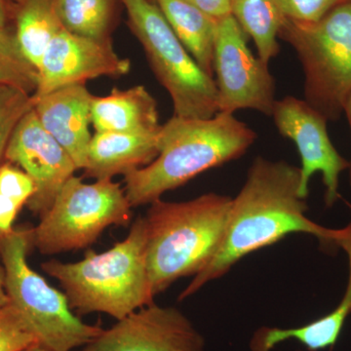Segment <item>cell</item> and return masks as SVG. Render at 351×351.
Masks as SVG:
<instances>
[{"label":"cell","mask_w":351,"mask_h":351,"mask_svg":"<svg viewBox=\"0 0 351 351\" xmlns=\"http://www.w3.org/2000/svg\"><path fill=\"white\" fill-rule=\"evenodd\" d=\"M301 195V168L285 160L254 159L239 195L232 198L225 235L216 255L180 294L184 301L203 286L226 276L249 254L276 244L292 233H306L321 245L336 246L338 230L318 225L306 216Z\"/></svg>","instance_id":"6da1fadb"},{"label":"cell","mask_w":351,"mask_h":351,"mask_svg":"<svg viewBox=\"0 0 351 351\" xmlns=\"http://www.w3.org/2000/svg\"><path fill=\"white\" fill-rule=\"evenodd\" d=\"M257 133L230 113L211 119L171 117L161 127L159 154L124 178L132 208L149 205L198 175L243 156Z\"/></svg>","instance_id":"7a4b0ae2"},{"label":"cell","mask_w":351,"mask_h":351,"mask_svg":"<svg viewBox=\"0 0 351 351\" xmlns=\"http://www.w3.org/2000/svg\"><path fill=\"white\" fill-rule=\"evenodd\" d=\"M41 269L59 281L78 316L105 313L120 320L154 302L144 216L133 221L125 239L108 251H87L76 263L50 260Z\"/></svg>","instance_id":"3957f363"},{"label":"cell","mask_w":351,"mask_h":351,"mask_svg":"<svg viewBox=\"0 0 351 351\" xmlns=\"http://www.w3.org/2000/svg\"><path fill=\"white\" fill-rule=\"evenodd\" d=\"M232 203L230 196L209 193L182 202L159 198L149 204L144 218L154 297L211 262L223 241Z\"/></svg>","instance_id":"277c9868"},{"label":"cell","mask_w":351,"mask_h":351,"mask_svg":"<svg viewBox=\"0 0 351 351\" xmlns=\"http://www.w3.org/2000/svg\"><path fill=\"white\" fill-rule=\"evenodd\" d=\"M32 228H15L0 239V257L5 269L9 302L34 332L38 343L55 351L83 348L103 328L83 322L69 306L68 298L48 284L27 263Z\"/></svg>","instance_id":"5b68a950"},{"label":"cell","mask_w":351,"mask_h":351,"mask_svg":"<svg viewBox=\"0 0 351 351\" xmlns=\"http://www.w3.org/2000/svg\"><path fill=\"white\" fill-rule=\"evenodd\" d=\"M279 38L297 53L304 75V100L336 121L351 95V1L314 23L284 19Z\"/></svg>","instance_id":"8992f818"},{"label":"cell","mask_w":351,"mask_h":351,"mask_svg":"<svg viewBox=\"0 0 351 351\" xmlns=\"http://www.w3.org/2000/svg\"><path fill=\"white\" fill-rule=\"evenodd\" d=\"M127 25L142 44L149 66L169 93L175 117L211 119L219 112L218 90L184 48L156 4L120 0Z\"/></svg>","instance_id":"52a82bcc"},{"label":"cell","mask_w":351,"mask_h":351,"mask_svg":"<svg viewBox=\"0 0 351 351\" xmlns=\"http://www.w3.org/2000/svg\"><path fill=\"white\" fill-rule=\"evenodd\" d=\"M132 206L120 182L69 178L50 209L32 228V246L43 255L80 250L110 226H128Z\"/></svg>","instance_id":"ba28073f"},{"label":"cell","mask_w":351,"mask_h":351,"mask_svg":"<svg viewBox=\"0 0 351 351\" xmlns=\"http://www.w3.org/2000/svg\"><path fill=\"white\" fill-rule=\"evenodd\" d=\"M247 34L232 15L217 22L214 75L219 112L254 110L271 117L276 80L267 63L247 45Z\"/></svg>","instance_id":"9c48e42d"},{"label":"cell","mask_w":351,"mask_h":351,"mask_svg":"<svg viewBox=\"0 0 351 351\" xmlns=\"http://www.w3.org/2000/svg\"><path fill=\"white\" fill-rule=\"evenodd\" d=\"M272 119L280 135L297 145L301 156V195H308L309 180L315 173L322 174L324 201L331 208L339 198V176L348 170L350 161L332 145L327 130L328 119L306 100L287 96L276 100Z\"/></svg>","instance_id":"30bf717a"},{"label":"cell","mask_w":351,"mask_h":351,"mask_svg":"<svg viewBox=\"0 0 351 351\" xmlns=\"http://www.w3.org/2000/svg\"><path fill=\"white\" fill-rule=\"evenodd\" d=\"M204 337L180 309L156 302L134 311L80 351H205Z\"/></svg>","instance_id":"8fae6325"},{"label":"cell","mask_w":351,"mask_h":351,"mask_svg":"<svg viewBox=\"0 0 351 351\" xmlns=\"http://www.w3.org/2000/svg\"><path fill=\"white\" fill-rule=\"evenodd\" d=\"M4 159L34 182L36 193L27 207L39 217L50 209L64 184L78 170L66 149L41 125L34 108L14 130Z\"/></svg>","instance_id":"7c38bea8"},{"label":"cell","mask_w":351,"mask_h":351,"mask_svg":"<svg viewBox=\"0 0 351 351\" xmlns=\"http://www.w3.org/2000/svg\"><path fill=\"white\" fill-rule=\"evenodd\" d=\"M129 59L120 57L112 40H94L64 31L51 40L38 68L34 99L69 85L85 84L88 80L128 75Z\"/></svg>","instance_id":"4fadbf2b"},{"label":"cell","mask_w":351,"mask_h":351,"mask_svg":"<svg viewBox=\"0 0 351 351\" xmlns=\"http://www.w3.org/2000/svg\"><path fill=\"white\" fill-rule=\"evenodd\" d=\"M94 95L85 84L69 85L34 99L41 125L75 161L78 170L86 164L91 142V104Z\"/></svg>","instance_id":"5bb4252c"},{"label":"cell","mask_w":351,"mask_h":351,"mask_svg":"<svg viewBox=\"0 0 351 351\" xmlns=\"http://www.w3.org/2000/svg\"><path fill=\"white\" fill-rule=\"evenodd\" d=\"M160 131L95 132L88 147L84 177L112 180L115 176H125L149 165L158 156Z\"/></svg>","instance_id":"9a60e30c"},{"label":"cell","mask_w":351,"mask_h":351,"mask_svg":"<svg viewBox=\"0 0 351 351\" xmlns=\"http://www.w3.org/2000/svg\"><path fill=\"white\" fill-rule=\"evenodd\" d=\"M91 123L95 132L119 133H156L162 127L157 101L143 85L113 88L107 96H94Z\"/></svg>","instance_id":"2e32d148"},{"label":"cell","mask_w":351,"mask_h":351,"mask_svg":"<svg viewBox=\"0 0 351 351\" xmlns=\"http://www.w3.org/2000/svg\"><path fill=\"white\" fill-rule=\"evenodd\" d=\"M156 4L201 69L214 78L217 22L182 0H156Z\"/></svg>","instance_id":"e0dca14e"},{"label":"cell","mask_w":351,"mask_h":351,"mask_svg":"<svg viewBox=\"0 0 351 351\" xmlns=\"http://www.w3.org/2000/svg\"><path fill=\"white\" fill-rule=\"evenodd\" d=\"M14 34L21 54L38 73L51 40L63 31L55 0H15Z\"/></svg>","instance_id":"ac0fdd59"},{"label":"cell","mask_w":351,"mask_h":351,"mask_svg":"<svg viewBox=\"0 0 351 351\" xmlns=\"http://www.w3.org/2000/svg\"><path fill=\"white\" fill-rule=\"evenodd\" d=\"M351 313V304L341 300L338 306L323 316L301 327L282 329L263 327L257 330L251 339V351H271L283 341H299L309 351H319L335 346L346 318Z\"/></svg>","instance_id":"d6986e66"},{"label":"cell","mask_w":351,"mask_h":351,"mask_svg":"<svg viewBox=\"0 0 351 351\" xmlns=\"http://www.w3.org/2000/svg\"><path fill=\"white\" fill-rule=\"evenodd\" d=\"M230 15L253 39L258 56L265 63L278 55L277 38L285 17L276 0H230Z\"/></svg>","instance_id":"ffe728a7"},{"label":"cell","mask_w":351,"mask_h":351,"mask_svg":"<svg viewBox=\"0 0 351 351\" xmlns=\"http://www.w3.org/2000/svg\"><path fill=\"white\" fill-rule=\"evenodd\" d=\"M64 31L94 40H112L120 0H55Z\"/></svg>","instance_id":"44dd1931"},{"label":"cell","mask_w":351,"mask_h":351,"mask_svg":"<svg viewBox=\"0 0 351 351\" xmlns=\"http://www.w3.org/2000/svg\"><path fill=\"white\" fill-rule=\"evenodd\" d=\"M34 193L36 186L27 173L7 161L0 165V239L15 230L18 214Z\"/></svg>","instance_id":"7402d4cb"},{"label":"cell","mask_w":351,"mask_h":351,"mask_svg":"<svg viewBox=\"0 0 351 351\" xmlns=\"http://www.w3.org/2000/svg\"><path fill=\"white\" fill-rule=\"evenodd\" d=\"M34 106L32 94L17 87L0 86V165L14 130Z\"/></svg>","instance_id":"603a6c76"},{"label":"cell","mask_w":351,"mask_h":351,"mask_svg":"<svg viewBox=\"0 0 351 351\" xmlns=\"http://www.w3.org/2000/svg\"><path fill=\"white\" fill-rule=\"evenodd\" d=\"M38 343L21 314L9 302L0 308V351H23Z\"/></svg>","instance_id":"cb8c5ba5"},{"label":"cell","mask_w":351,"mask_h":351,"mask_svg":"<svg viewBox=\"0 0 351 351\" xmlns=\"http://www.w3.org/2000/svg\"><path fill=\"white\" fill-rule=\"evenodd\" d=\"M284 17L298 22L314 23L346 0H276Z\"/></svg>","instance_id":"d4e9b609"},{"label":"cell","mask_w":351,"mask_h":351,"mask_svg":"<svg viewBox=\"0 0 351 351\" xmlns=\"http://www.w3.org/2000/svg\"><path fill=\"white\" fill-rule=\"evenodd\" d=\"M14 4L15 0H0V54L21 66L36 71L25 61L16 43L13 25Z\"/></svg>","instance_id":"484cf974"},{"label":"cell","mask_w":351,"mask_h":351,"mask_svg":"<svg viewBox=\"0 0 351 351\" xmlns=\"http://www.w3.org/2000/svg\"><path fill=\"white\" fill-rule=\"evenodd\" d=\"M38 73L0 54V86H12L25 90L27 93L36 91Z\"/></svg>","instance_id":"4316f807"},{"label":"cell","mask_w":351,"mask_h":351,"mask_svg":"<svg viewBox=\"0 0 351 351\" xmlns=\"http://www.w3.org/2000/svg\"><path fill=\"white\" fill-rule=\"evenodd\" d=\"M210 17L219 20L230 15V0H182Z\"/></svg>","instance_id":"83f0119b"},{"label":"cell","mask_w":351,"mask_h":351,"mask_svg":"<svg viewBox=\"0 0 351 351\" xmlns=\"http://www.w3.org/2000/svg\"><path fill=\"white\" fill-rule=\"evenodd\" d=\"M337 248L343 249L348 255V263H350V276H348V286H346L343 301L351 304V223L343 228L338 230V234L336 239Z\"/></svg>","instance_id":"f1b7e54d"},{"label":"cell","mask_w":351,"mask_h":351,"mask_svg":"<svg viewBox=\"0 0 351 351\" xmlns=\"http://www.w3.org/2000/svg\"><path fill=\"white\" fill-rule=\"evenodd\" d=\"M9 298L7 295L5 287V269L0 257V308L9 304Z\"/></svg>","instance_id":"f546056e"},{"label":"cell","mask_w":351,"mask_h":351,"mask_svg":"<svg viewBox=\"0 0 351 351\" xmlns=\"http://www.w3.org/2000/svg\"><path fill=\"white\" fill-rule=\"evenodd\" d=\"M343 113H346V119L348 120L351 130V95L346 101L345 108H343ZM348 173H350V184L351 186V160L350 161V167H348Z\"/></svg>","instance_id":"4dcf8cb0"},{"label":"cell","mask_w":351,"mask_h":351,"mask_svg":"<svg viewBox=\"0 0 351 351\" xmlns=\"http://www.w3.org/2000/svg\"><path fill=\"white\" fill-rule=\"evenodd\" d=\"M23 351H55L50 350V348H46L40 343H36V345L29 346V348H25V350Z\"/></svg>","instance_id":"1f68e13d"},{"label":"cell","mask_w":351,"mask_h":351,"mask_svg":"<svg viewBox=\"0 0 351 351\" xmlns=\"http://www.w3.org/2000/svg\"><path fill=\"white\" fill-rule=\"evenodd\" d=\"M149 2H152V3L156 4V0H149Z\"/></svg>","instance_id":"d6a6232c"},{"label":"cell","mask_w":351,"mask_h":351,"mask_svg":"<svg viewBox=\"0 0 351 351\" xmlns=\"http://www.w3.org/2000/svg\"><path fill=\"white\" fill-rule=\"evenodd\" d=\"M346 1H351V0H346Z\"/></svg>","instance_id":"836d02e7"}]
</instances>
